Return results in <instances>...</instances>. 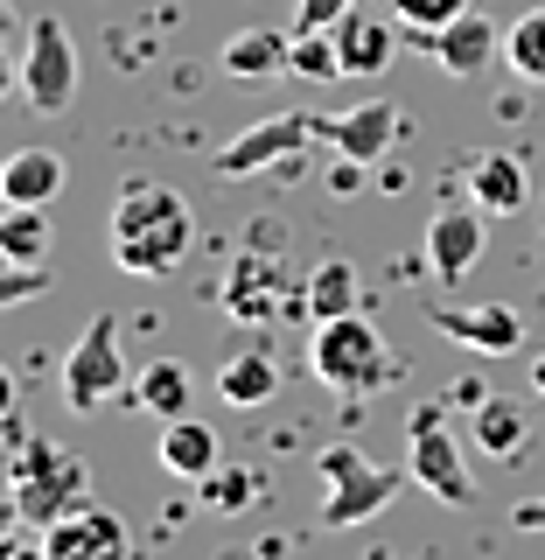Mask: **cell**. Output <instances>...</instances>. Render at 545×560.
I'll list each match as a JSON object with an SVG mask.
<instances>
[{"label": "cell", "instance_id": "cell-3", "mask_svg": "<svg viewBox=\"0 0 545 560\" xmlns=\"http://www.w3.org/2000/svg\"><path fill=\"white\" fill-rule=\"evenodd\" d=\"M308 372L329 385V393H378L392 378V358H384V337L364 315H336V323H315L308 343Z\"/></svg>", "mask_w": 545, "mask_h": 560}, {"label": "cell", "instance_id": "cell-11", "mask_svg": "<svg viewBox=\"0 0 545 560\" xmlns=\"http://www.w3.org/2000/svg\"><path fill=\"white\" fill-rule=\"evenodd\" d=\"M322 140H336V154H343V162L371 168V162H384V154L399 148V105H392V98L349 105L343 119H329V133H322Z\"/></svg>", "mask_w": 545, "mask_h": 560}, {"label": "cell", "instance_id": "cell-7", "mask_svg": "<svg viewBox=\"0 0 545 560\" xmlns=\"http://www.w3.org/2000/svg\"><path fill=\"white\" fill-rule=\"evenodd\" d=\"M22 98L43 119H63L70 98H78V43L57 14H35L28 43H22Z\"/></svg>", "mask_w": 545, "mask_h": 560}, {"label": "cell", "instance_id": "cell-10", "mask_svg": "<svg viewBox=\"0 0 545 560\" xmlns=\"http://www.w3.org/2000/svg\"><path fill=\"white\" fill-rule=\"evenodd\" d=\"M427 43V57L448 70V78H483L489 63L503 57V28L489 22L483 8H469V14H454L448 28H434V35H419Z\"/></svg>", "mask_w": 545, "mask_h": 560}, {"label": "cell", "instance_id": "cell-9", "mask_svg": "<svg viewBox=\"0 0 545 560\" xmlns=\"http://www.w3.org/2000/svg\"><path fill=\"white\" fill-rule=\"evenodd\" d=\"M43 553L49 560H133V539L105 504H78L57 525H43Z\"/></svg>", "mask_w": 545, "mask_h": 560}, {"label": "cell", "instance_id": "cell-33", "mask_svg": "<svg viewBox=\"0 0 545 560\" xmlns=\"http://www.w3.org/2000/svg\"><path fill=\"white\" fill-rule=\"evenodd\" d=\"M14 525H22V512H14V498H0V547H14V539H8Z\"/></svg>", "mask_w": 545, "mask_h": 560}, {"label": "cell", "instance_id": "cell-21", "mask_svg": "<svg viewBox=\"0 0 545 560\" xmlns=\"http://www.w3.org/2000/svg\"><path fill=\"white\" fill-rule=\"evenodd\" d=\"M63 154H49V148H22V154H8V203H57V189H63Z\"/></svg>", "mask_w": 545, "mask_h": 560}, {"label": "cell", "instance_id": "cell-18", "mask_svg": "<svg viewBox=\"0 0 545 560\" xmlns=\"http://www.w3.org/2000/svg\"><path fill=\"white\" fill-rule=\"evenodd\" d=\"M287 63H294V35H280V28H245V35L224 43V70H232L238 84H266Z\"/></svg>", "mask_w": 545, "mask_h": 560}, {"label": "cell", "instance_id": "cell-35", "mask_svg": "<svg viewBox=\"0 0 545 560\" xmlns=\"http://www.w3.org/2000/svg\"><path fill=\"white\" fill-rule=\"evenodd\" d=\"M0 420H14V372H0Z\"/></svg>", "mask_w": 545, "mask_h": 560}, {"label": "cell", "instance_id": "cell-13", "mask_svg": "<svg viewBox=\"0 0 545 560\" xmlns=\"http://www.w3.org/2000/svg\"><path fill=\"white\" fill-rule=\"evenodd\" d=\"M483 218L489 210H434V224H427V267L434 280H462L469 267L483 259Z\"/></svg>", "mask_w": 545, "mask_h": 560}, {"label": "cell", "instance_id": "cell-15", "mask_svg": "<svg viewBox=\"0 0 545 560\" xmlns=\"http://www.w3.org/2000/svg\"><path fill=\"white\" fill-rule=\"evenodd\" d=\"M469 197H476V210H489V218H511V210L532 203V175H524L518 154H497V148H483V154H469Z\"/></svg>", "mask_w": 545, "mask_h": 560}, {"label": "cell", "instance_id": "cell-5", "mask_svg": "<svg viewBox=\"0 0 545 560\" xmlns=\"http://www.w3.org/2000/svg\"><path fill=\"white\" fill-rule=\"evenodd\" d=\"M329 127L315 113H273L259 119V127H245L238 140H224L217 154H210V168L224 175V183H252V175H280L287 162H301L308 140H322Z\"/></svg>", "mask_w": 545, "mask_h": 560}, {"label": "cell", "instance_id": "cell-28", "mask_svg": "<svg viewBox=\"0 0 545 560\" xmlns=\"http://www.w3.org/2000/svg\"><path fill=\"white\" fill-rule=\"evenodd\" d=\"M399 8V22H406L413 35H434V28H448L454 14H469L476 0H392Z\"/></svg>", "mask_w": 545, "mask_h": 560}, {"label": "cell", "instance_id": "cell-17", "mask_svg": "<svg viewBox=\"0 0 545 560\" xmlns=\"http://www.w3.org/2000/svg\"><path fill=\"white\" fill-rule=\"evenodd\" d=\"M154 455H162L168 477H189V483H203L210 469L224 463V455H217V434H210L203 420H189V413L182 420H162V448H154Z\"/></svg>", "mask_w": 545, "mask_h": 560}, {"label": "cell", "instance_id": "cell-19", "mask_svg": "<svg viewBox=\"0 0 545 560\" xmlns=\"http://www.w3.org/2000/svg\"><path fill=\"white\" fill-rule=\"evenodd\" d=\"M133 407H147L154 420H182L189 413V364L182 358H154L133 372Z\"/></svg>", "mask_w": 545, "mask_h": 560}, {"label": "cell", "instance_id": "cell-1", "mask_svg": "<svg viewBox=\"0 0 545 560\" xmlns=\"http://www.w3.org/2000/svg\"><path fill=\"white\" fill-rule=\"evenodd\" d=\"M189 238H197V210H189L182 189L168 183H127L112 197V224H105V245H112V267L133 280H162L182 267Z\"/></svg>", "mask_w": 545, "mask_h": 560}, {"label": "cell", "instance_id": "cell-16", "mask_svg": "<svg viewBox=\"0 0 545 560\" xmlns=\"http://www.w3.org/2000/svg\"><path fill=\"white\" fill-rule=\"evenodd\" d=\"M273 393H280V364H273L259 343H245V350H232V358L217 364V399H224L232 413H252V407H266Z\"/></svg>", "mask_w": 545, "mask_h": 560}, {"label": "cell", "instance_id": "cell-24", "mask_svg": "<svg viewBox=\"0 0 545 560\" xmlns=\"http://www.w3.org/2000/svg\"><path fill=\"white\" fill-rule=\"evenodd\" d=\"M503 63H511L524 84H545V8H524L518 22L503 28Z\"/></svg>", "mask_w": 545, "mask_h": 560}, {"label": "cell", "instance_id": "cell-2", "mask_svg": "<svg viewBox=\"0 0 545 560\" xmlns=\"http://www.w3.org/2000/svg\"><path fill=\"white\" fill-rule=\"evenodd\" d=\"M8 498L22 525H57L63 512H78V504H92V469H84V455H70L57 442H22L8 463Z\"/></svg>", "mask_w": 545, "mask_h": 560}, {"label": "cell", "instance_id": "cell-14", "mask_svg": "<svg viewBox=\"0 0 545 560\" xmlns=\"http://www.w3.org/2000/svg\"><path fill=\"white\" fill-rule=\"evenodd\" d=\"M336 49H343V78H384L399 57V28L371 8H349L336 22Z\"/></svg>", "mask_w": 545, "mask_h": 560}, {"label": "cell", "instance_id": "cell-12", "mask_svg": "<svg viewBox=\"0 0 545 560\" xmlns=\"http://www.w3.org/2000/svg\"><path fill=\"white\" fill-rule=\"evenodd\" d=\"M413 469H378V463H364V469H349L343 483H329V504H322V525L329 533H343V525H364V518H378L384 504L399 498V483H406Z\"/></svg>", "mask_w": 545, "mask_h": 560}, {"label": "cell", "instance_id": "cell-36", "mask_svg": "<svg viewBox=\"0 0 545 560\" xmlns=\"http://www.w3.org/2000/svg\"><path fill=\"white\" fill-rule=\"evenodd\" d=\"M532 385H538V393H545V358H538V364H532Z\"/></svg>", "mask_w": 545, "mask_h": 560}, {"label": "cell", "instance_id": "cell-8", "mask_svg": "<svg viewBox=\"0 0 545 560\" xmlns=\"http://www.w3.org/2000/svg\"><path fill=\"white\" fill-rule=\"evenodd\" d=\"M427 323L441 329L448 343H469L483 358H518L524 350V315L503 302H462V308H427Z\"/></svg>", "mask_w": 545, "mask_h": 560}, {"label": "cell", "instance_id": "cell-25", "mask_svg": "<svg viewBox=\"0 0 545 560\" xmlns=\"http://www.w3.org/2000/svg\"><path fill=\"white\" fill-rule=\"evenodd\" d=\"M259 490H266V477H259V469H232V463H217V469H210V477H203V504H210V512H252V504H259Z\"/></svg>", "mask_w": 545, "mask_h": 560}, {"label": "cell", "instance_id": "cell-27", "mask_svg": "<svg viewBox=\"0 0 545 560\" xmlns=\"http://www.w3.org/2000/svg\"><path fill=\"white\" fill-rule=\"evenodd\" d=\"M43 294H49V273H43V267H22V259L0 253V308H14V302H43Z\"/></svg>", "mask_w": 545, "mask_h": 560}, {"label": "cell", "instance_id": "cell-4", "mask_svg": "<svg viewBox=\"0 0 545 560\" xmlns=\"http://www.w3.org/2000/svg\"><path fill=\"white\" fill-rule=\"evenodd\" d=\"M406 469H413V483L427 490L434 504H448V512H469L476 504V469L462 463V442L448 434V420L441 407H413L406 420Z\"/></svg>", "mask_w": 545, "mask_h": 560}, {"label": "cell", "instance_id": "cell-29", "mask_svg": "<svg viewBox=\"0 0 545 560\" xmlns=\"http://www.w3.org/2000/svg\"><path fill=\"white\" fill-rule=\"evenodd\" d=\"M349 8H357V0H294V35H308V28H336Z\"/></svg>", "mask_w": 545, "mask_h": 560}, {"label": "cell", "instance_id": "cell-37", "mask_svg": "<svg viewBox=\"0 0 545 560\" xmlns=\"http://www.w3.org/2000/svg\"><path fill=\"white\" fill-rule=\"evenodd\" d=\"M0 203H8V162H0Z\"/></svg>", "mask_w": 545, "mask_h": 560}, {"label": "cell", "instance_id": "cell-32", "mask_svg": "<svg viewBox=\"0 0 545 560\" xmlns=\"http://www.w3.org/2000/svg\"><path fill=\"white\" fill-rule=\"evenodd\" d=\"M511 525H518V533H545V498H524V504H511Z\"/></svg>", "mask_w": 545, "mask_h": 560}, {"label": "cell", "instance_id": "cell-23", "mask_svg": "<svg viewBox=\"0 0 545 560\" xmlns=\"http://www.w3.org/2000/svg\"><path fill=\"white\" fill-rule=\"evenodd\" d=\"M469 428H476V448L497 455V463H511V455L524 448V413L511 407V399H483V407L469 413Z\"/></svg>", "mask_w": 545, "mask_h": 560}, {"label": "cell", "instance_id": "cell-20", "mask_svg": "<svg viewBox=\"0 0 545 560\" xmlns=\"http://www.w3.org/2000/svg\"><path fill=\"white\" fill-rule=\"evenodd\" d=\"M301 315L308 323H336V315H357V267L349 259H322L301 288Z\"/></svg>", "mask_w": 545, "mask_h": 560}, {"label": "cell", "instance_id": "cell-31", "mask_svg": "<svg viewBox=\"0 0 545 560\" xmlns=\"http://www.w3.org/2000/svg\"><path fill=\"white\" fill-rule=\"evenodd\" d=\"M22 84V57H14V43H8V28H0V98Z\"/></svg>", "mask_w": 545, "mask_h": 560}, {"label": "cell", "instance_id": "cell-30", "mask_svg": "<svg viewBox=\"0 0 545 560\" xmlns=\"http://www.w3.org/2000/svg\"><path fill=\"white\" fill-rule=\"evenodd\" d=\"M364 463H371V455H364L357 442H329L322 455H315V469H322V483H343L349 469H364Z\"/></svg>", "mask_w": 545, "mask_h": 560}, {"label": "cell", "instance_id": "cell-26", "mask_svg": "<svg viewBox=\"0 0 545 560\" xmlns=\"http://www.w3.org/2000/svg\"><path fill=\"white\" fill-rule=\"evenodd\" d=\"M294 78H315V84H329V78H343V49H336V28H308V35H294Z\"/></svg>", "mask_w": 545, "mask_h": 560}, {"label": "cell", "instance_id": "cell-38", "mask_svg": "<svg viewBox=\"0 0 545 560\" xmlns=\"http://www.w3.org/2000/svg\"><path fill=\"white\" fill-rule=\"evenodd\" d=\"M364 560H392V553H364Z\"/></svg>", "mask_w": 545, "mask_h": 560}, {"label": "cell", "instance_id": "cell-34", "mask_svg": "<svg viewBox=\"0 0 545 560\" xmlns=\"http://www.w3.org/2000/svg\"><path fill=\"white\" fill-rule=\"evenodd\" d=\"M0 560H49V553H43V539H35V547H22V539H14V547H0Z\"/></svg>", "mask_w": 545, "mask_h": 560}, {"label": "cell", "instance_id": "cell-6", "mask_svg": "<svg viewBox=\"0 0 545 560\" xmlns=\"http://www.w3.org/2000/svg\"><path fill=\"white\" fill-rule=\"evenodd\" d=\"M127 350H119V323L112 315H92L84 323V337L70 343L63 358V399L70 413H105L112 399H127Z\"/></svg>", "mask_w": 545, "mask_h": 560}, {"label": "cell", "instance_id": "cell-22", "mask_svg": "<svg viewBox=\"0 0 545 560\" xmlns=\"http://www.w3.org/2000/svg\"><path fill=\"white\" fill-rule=\"evenodd\" d=\"M0 253L22 259V267H43V259H49V218H43V203H8V210H0Z\"/></svg>", "mask_w": 545, "mask_h": 560}]
</instances>
